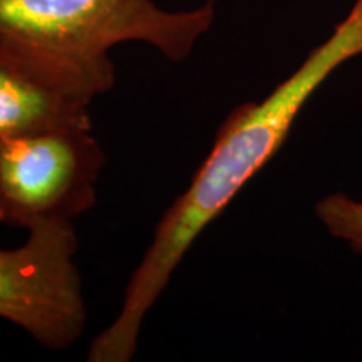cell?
I'll list each match as a JSON object with an SVG mask.
<instances>
[{"mask_svg":"<svg viewBox=\"0 0 362 362\" xmlns=\"http://www.w3.org/2000/svg\"><path fill=\"white\" fill-rule=\"evenodd\" d=\"M362 56V0L334 33L262 101H248L225 117L192 183L158 221L151 243L126 285L115 320L88 349L89 362H129L143 322L193 242L272 158L315 90L351 59Z\"/></svg>","mask_w":362,"mask_h":362,"instance_id":"obj_1","label":"cell"},{"mask_svg":"<svg viewBox=\"0 0 362 362\" xmlns=\"http://www.w3.org/2000/svg\"><path fill=\"white\" fill-rule=\"evenodd\" d=\"M215 16V0L188 11L155 0H0V40L84 66H112L110 51L126 42L183 62Z\"/></svg>","mask_w":362,"mask_h":362,"instance_id":"obj_2","label":"cell"},{"mask_svg":"<svg viewBox=\"0 0 362 362\" xmlns=\"http://www.w3.org/2000/svg\"><path fill=\"white\" fill-rule=\"evenodd\" d=\"M106 165L93 124L34 131L0 141V223L33 228L71 221L96 203Z\"/></svg>","mask_w":362,"mask_h":362,"instance_id":"obj_3","label":"cell"},{"mask_svg":"<svg viewBox=\"0 0 362 362\" xmlns=\"http://www.w3.org/2000/svg\"><path fill=\"white\" fill-rule=\"evenodd\" d=\"M27 232L21 247L0 248V317L47 349H66L79 341L88 320L74 223H42Z\"/></svg>","mask_w":362,"mask_h":362,"instance_id":"obj_4","label":"cell"},{"mask_svg":"<svg viewBox=\"0 0 362 362\" xmlns=\"http://www.w3.org/2000/svg\"><path fill=\"white\" fill-rule=\"evenodd\" d=\"M115 81V64L84 66L0 40V141L93 124L90 104Z\"/></svg>","mask_w":362,"mask_h":362,"instance_id":"obj_5","label":"cell"},{"mask_svg":"<svg viewBox=\"0 0 362 362\" xmlns=\"http://www.w3.org/2000/svg\"><path fill=\"white\" fill-rule=\"evenodd\" d=\"M315 216L330 237L362 253V202L344 193H330L317 202Z\"/></svg>","mask_w":362,"mask_h":362,"instance_id":"obj_6","label":"cell"}]
</instances>
